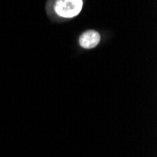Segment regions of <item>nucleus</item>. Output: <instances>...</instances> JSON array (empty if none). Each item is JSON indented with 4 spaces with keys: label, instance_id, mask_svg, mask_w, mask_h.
<instances>
[{
    "label": "nucleus",
    "instance_id": "1",
    "mask_svg": "<svg viewBox=\"0 0 157 157\" xmlns=\"http://www.w3.org/2000/svg\"><path fill=\"white\" fill-rule=\"evenodd\" d=\"M83 0H58L55 11L63 18H73L81 11Z\"/></svg>",
    "mask_w": 157,
    "mask_h": 157
},
{
    "label": "nucleus",
    "instance_id": "2",
    "mask_svg": "<svg viewBox=\"0 0 157 157\" xmlns=\"http://www.w3.org/2000/svg\"><path fill=\"white\" fill-rule=\"evenodd\" d=\"M101 36L95 30H88L84 32L79 38V44L84 49H91L98 45Z\"/></svg>",
    "mask_w": 157,
    "mask_h": 157
}]
</instances>
